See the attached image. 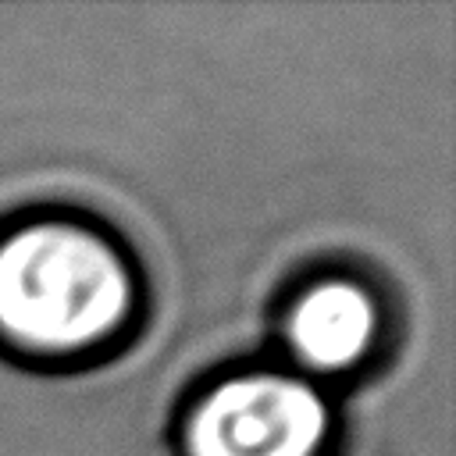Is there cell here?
Masks as SVG:
<instances>
[{"label":"cell","instance_id":"1","mask_svg":"<svg viewBox=\"0 0 456 456\" xmlns=\"http://www.w3.org/2000/svg\"><path fill=\"white\" fill-rule=\"evenodd\" d=\"M139 306L121 246L75 217H32L0 235V342L39 356H82L118 338Z\"/></svg>","mask_w":456,"mask_h":456},{"label":"cell","instance_id":"2","mask_svg":"<svg viewBox=\"0 0 456 456\" xmlns=\"http://www.w3.org/2000/svg\"><path fill=\"white\" fill-rule=\"evenodd\" d=\"M331 410L303 374L239 370L214 381L182 420V456H321Z\"/></svg>","mask_w":456,"mask_h":456},{"label":"cell","instance_id":"3","mask_svg":"<svg viewBox=\"0 0 456 456\" xmlns=\"http://www.w3.org/2000/svg\"><path fill=\"white\" fill-rule=\"evenodd\" d=\"M381 310L356 278H321L306 285L285 314V346L310 374H346L378 342Z\"/></svg>","mask_w":456,"mask_h":456}]
</instances>
